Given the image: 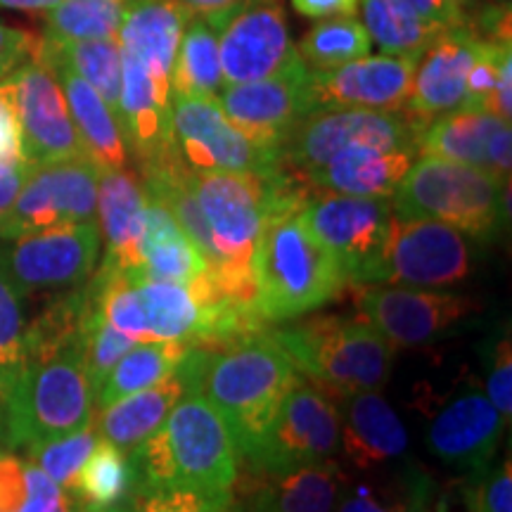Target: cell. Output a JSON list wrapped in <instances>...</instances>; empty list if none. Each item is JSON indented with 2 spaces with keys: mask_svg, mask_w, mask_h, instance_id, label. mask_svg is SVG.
I'll return each mask as SVG.
<instances>
[{
  "mask_svg": "<svg viewBox=\"0 0 512 512\" xmlns=\"http://www.w3.org/2000/svg\"><path fill=\"white\" fill-rule=\"evenodd\" d=\"M178 375L226 420L240 458L254 456L287 392L302 380L271 332L221 349L190 347Z\"/></svg>",
  "mask_w": 512,
  "mask_h": 512,
  "instance_id": "obj_1",
  "label": "cell"
},
{
  "mask_svg": "<svg viewBox=\"0 0 512 512\" xmlns=\"http://www.w3.org/2000/svg\"><path fill=\"white\" fill-rule=\"evenodd\" d=\"M133 494L157 489H192L233 498L240 453L226 420L202 394L185 392L169 418L128 456Z\"/></svg>",
  "mask_w": 512,
  "mask_h": 512,
  "instance_id": "obj_2",
  "label": "cell"
},
{
  "mask_svg": "<svg viewBox=\"0 0 512 512\" xmlns=\"http://www.w3.org/2000/svg\"><path fill=\"white\" fill-rule=\"evenodd\" d=\"M256 311L266 323H283L335 302L349 280L328 249L313 238L302 207L275 209L252 259Z\"/></svg>",
  "mask_w": 512,
  "mask_h": 512,
  "instance_id": "obj_3",
  "label": "cell"
},
{
  "mask_svg": "<svg viewBox=\"0 0 512 512\" xmlns=\"http://www.w3.org/2000/svg\"><path fill=\"white\" fill-rule=\"evenodd\" d=\"M297 370L339 399L380 392L394 368V347L363 318L313 316L287 328H268Z\"/></svg>",
  "mask_w": 512,
  "mask_h": 512,
  "instance_id": "obj_4",
  "label": "cell"
},
{
  "mask_svg": "<svg viewBox=\"0 0 512 512\" xmlns=\"http://www.w3.org/2000/svg\"><path fill=\"white\" fill-rule=\"evenodd\" d=\"M93 387L79 349L27 361L0 399V437L12 448H31L91 425Z\"/></svg>",
  "mask_w": 512,
  "mask_h": 512,
  "instance_id": "obj_5",
  "label": "cell"
},
{
  "mask_svg": "<svg viewBox=\"0 0 512 512\" xmlns=\"http://www.w3.org/2000/svg\"><path fill=\"white\" fill-rule=\"evenodd\" d=\"M510 183L475 166L439 157L415 159L392 195L403 219H432L477 240H494L508 221Z\"/></svg>",
  "mask_w": 512,
  "mask_h": 512,
  "instance_id": "obj_6",
  "label": "cell"
},
{
  "mask_svg": "<svg viewBox=\"0 0 512 512\" xmlns=\"http://www.w3.org/2000/svg\"><path fill=\"white\" fill-rule=\"evenodd\" d=\"M472 271V247L463 233L432 219L392 216L387 238L354 285L453 287Z\"/></svg>",
  "mask_w": 512,
  "mask_h": 512,
  "instance_id": "obj_7",
  "label": "cell"
},
{
  "mask_svg": "<svg viewBox=\"0 0 512 512\" xmlns=\"http://www.w3.org/2000/svg\"><path fill=\"white\" fill-rule=\"evenodd\" d=\"M420 128L406 112L377 110H316L292 126L280 145V157L292 174L311 176L332 157L351 145H370L382 150L418 147Z\"/></svg>",
  "mask_w": 512,
  "mask_h": 512,
  "instance_id": "obj_8",
  "label": "cell"
},
{
  "mask_svg": "<svg viewBox=\"0 0 512 512\" xmlns=\"http://www.w3.org/2000/svg\"><path fill=\"white\" fill-rule=\"evenodd\" d=\"M174 150L192 174L235 171V174L271 176L283 169L280 147H266L240 133L219 102L211 98L174 95L171 110Z\"/></svg>",
  "mask_w": 512,
  "mask_h": 512,
  "instance_id": "obj_9",
  "label": "cell"
},
{
  "mask_svg": "<svg viewBox=\"0 0 512 512\" xmlns=\"http://www.w3.org/2000/svg\"><path fill=\"white\" fill-rule=\"evenodd\" d=\"M204 19L216 31L226 86L268 79L302 60L280 0H240Z\"/></svg>",
  "mask_w": 512,
  "mask_h": 512,
  "instance_id": "obj_10",
  "label": "cell"
},
{
  "mask_svg": "<svg viewBox=\"0 0 512 512\" xmlns=\"http://www.w3.org/2000/svg\"><path fill=\"white\" fill-rule=\"evenodd\" d=\"M98 176L88 157L31 166L17 200L0 219V242L95 221Z\"/></svg>",
  "mask_w": 512,
  "mask_h": 512,
  "instance_id": "obj_11",
  "label": "cell"
},
{
  "mask_svg": "<svg viewBox=\"0 0 512 512\" xmlns=\"http://www.w3.org/2000/svg\"><path fill=\"white\" fill-rule=\"evenodd\" d=\"M98 221L72 223L0 245V259L24 297L62 294L93 278L100 259Z\"/></svg>",
  "mask_w": 512,
  "mask_h": 512,
  "instance_id": "obj_12",
  "label": "cell"
},
{
  "mask_svg": "<svg viewBox=\"0 0 512 512\" xmlns=\"http://www.w3.org/2000/svg\"><path fill=\"white\" fill-rule=\"evenodd\" d=\"M342 415L330 394L299 380L280 403L278 413L261 439L247 470L285 472L292 467L330 460L339 451Z\"/></svg>",
  "mask_w": 512,
  "mask_h": 512,
  "instance_id": "obj_13",
  "label": "cell"
},
{
  "mask_svg": "<svg viewBox=\"0 0 512 512\" xmlns=\"http://www.w3.org/2000/svg\"><path fill=\"white\" fill-rule=\"evenodd\" d=\"M356 316L392 344L415 349L437 342L477 311L470 297L406 285H354Z\"/></svg>",
  "mask_w": 512,
  "mask_h": 512,
  "instance_id": "obj_14",
  "label": "cell"
},
{
  "mask_svg": "<svg viewBox=\"0 0 512 512\" xmlns=\"http://www.w3.org/2000/svg\"><path fill=\"white\" fill-rule=\"evenodd\" d=\"M392 202L387 197H356L311 190L302 204V219L313 238L335 256V261L354 285L377 249L387 238L392 223Z\"/></svg>",
  "mask_w": 512,
  "mask_h": 512,
  "instance_id": "obj_15",
  "label": "cell"
},
{
  "mask_svg": "<svg viewBox=\"0 0 512 512\" xmlns=\"http://www.w3.org/2000/svg\"><path fill=\"white\" fill-rule=\"evenodd\" d=\"M15 107L22 155L31 166L86 157L67 100L41 60H31L5 79Z\"/></svg>",
  "mask_w": 512,
  "mask_h": 512,
  "instance_id": "obj_16",
  "label": "cell"
},
{
  "mask_svg": "<svg viewBox=\"0 0 512 512\" xmlns=\"http://www.w3.org/2000/svg\"><path fill=\"white\" fill-rule=\"evenodd\" d=\"M216 102L230 124L249 140L280 147L292 126L313 112L311 69L299 60L268 79L226 86Z\"/></svg>",
  "mask_w": 512,
  "mask_h": 512,
  "instance_id": "obj_17",
  "label": "cell"
},
{
  "mask_svg": "<svg viewBox=\"0 0 512 512\" xmlns=\"http://www.w3.org/2000/svg\"><path fill=\"white\" fill-rule=\"evenodd\" d=\"M420 57L377 55L311 69V105L316 110H377L403 112L411 98L413 76Z\"/></svg>",
  "mask_w": 512,
  "mask_h": 512,
  "instance_id": "obj_18",
  "label": "cell"
},
{
  "mask_svg": "<svg viewBox=\"0 0 512 512\" xmlns=\"http://www.w3.org/2000/svg\"><path fill=\"white\" fill-rule=\"evenodd\" d=\"M479 50L482 38L467 24H456L441 31L422 53L413 76L411 98L403 110L420 131L427 121L467 105V74Z\"/></svg>",
  "mask_w": 512,
  "mask_h": 512,
  "instance_id": "obj_19",
  "label": "cell"
},
{
  "mask_svg": "<svg viewBox=\"0 0 512 512\" xmlns=\"http://www.w3.org/2000/svg\"><path fill=\"white\" fill-rule=\"evenodd\" d=\"M418 155L439 157L482 169L498 181L510 183L512 131L510 121L484 110H463L441 114L427 121L418 133Z\"/></svg>",
  "mask_w": 512,
  "mask_h": 512,
  "instance_id": "obj_20",
  "label": "cell"
},
{
  "mask_svg": "<svg viewBox=\"0 0 512 512\" xmlns=\"http://www.w3.org/2000/svg\"><path fill=\"white\" fill-rule=\"evenodd\" d=\"M171 110H174V88L157 81L143 62L121 50L119 124L138 171L176 155Z\"/></svg>",
  "mask_w": 512,
  "mask_h": 512,
  "instance_id": "obj_21",
  "label": "cell"
},
{
  "mask_svg": "<svg viewBox=\"0 0 512 512\" xmlns=\"http://www.w3.org/2000/svg\"><path fill=\"white\" fill-rule=\"evenodd\" d=\"M503 427L505 420L489 396L472 389L448 401L434 415L425 441L441 463L482 475L496 456Z\"/></svg>",
  "mask_w": 512,
  "mask_h": 512,
  "instance_id": "obj_22",
  "label": "cell"
},
{
  "mask_svg": "<svg viewBox=\"0 0 512 512\" xmlns=\"http://www.w3.org/2000/svg\"><path fill=\"white\" fill-rule=\"evenodd\" d=\"M347 477L335 460H320L285 472L238 475L240 512H337Z\"/></svg>",
  "mask_w": 512,
  "mask_h": 512,
  "instance_id": "obj_23",
  "label": "cell"
},
{
  "mask_svg": "<svg viewBox=\"0 0 512 512\" xmlns=\"http://www.w3.org/2000/svg\"><path fill=\"white\" fill-rule=\"evenodd\" d=\"M36 60H41L55 74L64 100H67L69 114H72L76 133H79L83 152L98 166V171H114L131 166L133 159L126 147L117 114L110 110V105L100 98L91 83L83 81L62 57L48 50L43 38Z\"/></svg>",
  "mask_w": 512,
  "mask_h": 512,
  "instance_id": "obj_24",
  "label": "cell"
},
{
  "mask_svg": "<svg viewBox=\"0 0 512 512\" xmlns=\"http://www.w3.org/2000/svg\"><path fill=\"white\" fill-rule=\"evenodd\" d=\"M147 190L138 169L100 171L98 176V221L100 238L105 240V259L100 268L133 271L140 235L145 226Z\"/></svg>",
  "mask_w": 512,
  "mask_h": 512,
  "instance_id": "obj_25",
  "label": "cell"
},
{
  "mask_svg": "<svg viewBox=\"0 0 512 512\" xmlns=\"http://www.w3.org/2000/svg\"><path fill=\"white\" fill-rule=\"evenodd\" d=\"M342 401L339 448L347 456V463L361 472H370L403 456L408 448V432L380 394L361 392L344 396Z\"/></svg>",
  "mask_w": 512,
  "mask_h": 512,
  "instance_id": "obj_26",
  "label": "cell"
},
{
  "mask_svg": "<svg viewBox=\"0 0 512 512\" xmlns=\"http://www.w3.org/2000/svg\"><path fill=\"white\" fill-rule=\"evenodd\" d=\"M190 17L176 0H126L117 43L124 53L143 62L157 81L171 86L178 43Z\"/></svg>",
  "mask_w": 512,
  "mask_h": 512,
  "instance_id": "obj_27",
  "label": "cell"
},
{
  "mask_svg": "<svg viewBox=\"0 0 512 512\" xmlns=\"http://www.w3.org/2000/svg\"><path fill=\"white\" fill-rule=\"evenodd\" d=\"M415 157H418V147L382 150V147L370 145H351L311 176H306L304 181L313 190L392 200L394 190L408 174Z\"/></svg>",
  "mask_w": 512,
  "mask_h": 512,
  "instance_id": "obj_28",
  "label": "cell"
},
{
  "mask_svg": "<svg viewBox=\"0 0 512 512\" xmlns=\"http://www.w3.org/2000/svg\"><path fill=\"white\" fill-rule=\"evenodd\" d=\"M131 278L166 280V283L197 285L207 275V264L192 240L178 226L169 207L147 192L145 226L140 235L136 266Z\"/></svg>",
  "mask_w": 512,
  "mask_h": 512,
  "instance_id": "obj_29",
  "label": "cell"
},
{
  "mask_svg": "<svg viewBox=\"0 0 512 512\" xmlns=\"http://www.w3.org/2000/svg\"><path fill=\"white\" fill-rule=\"evenodd\" d=\"M185 396V382L178 370L155 387L143 389L124 399L112 401L110 406L98 408L95 432L110 444L119 446L121 451H133L162 430L176 403Z\"/></svg>",
  "mask_w": 512,
  "mask_h": 512,
  "instance_id": "obj_30",
  "label": "cell"
},
{
  "mask_svg": "<svg viewBox=\"0 0 512 512\" xmlns=\"http://www.w3.org/2000/svg\"><path fill=\"white\" fill-rule=\"evenodd\" d=\"M131 283L136 294L140 342H183L190 347L202 323V304L195 290L166 280L131 278Z\"/></svg>",
  "mask_w": 512,
  "mask_h": 512,
  "instance_id": "obj_31",
  "label": "cell"
},
{
  "mask_svg": "<svg viewBox=\"0 0 512 512\" xmlns=\"http://www.w3.org/2000/svg\"><path fill=\"white\" fill-rule=\"evenodd\" d=\"M188 349V344L183 342H140V347L136 344L102 380L93 396V406H110L112 401L164 382L181 368Z\"/></svg>",
  "mask_w": 512,
  "mask_h": 512,
  "instance_id": "obj_32",
  "label": "cell"
},
{
  "mask_svg": "<svg viewBox=\"0 0 512 512\" xmlns=\"http://www.w3.org/2000/svg\"><path fill=\"white\" fill-rule=\"evenodd\" d=\"M174 95L216 100L226 88L216 31L204 17L192 15L185 24L174 62Z\"/></svg>",
  "mask_w": 512,
  "mask_h": 512,
  "instance_id": "obj_33",
  "label": "cell"
},
{
  "mask_svg": "<svg viewBox=\"0 0 512 512\" xmlns=\"http://www.w3.org/2000/svg\"><path fill=\"white\" fill-rule=\"evenodd\" d=\"M370 41L382 55L422 57L432 41L448 27L425 22L396 0H358Z\"/></svg>",
  "mask_w": 512,
  "mask_h": 512,
  "instance_id": "obj_34",
  "label": "cell"
},
{
  "mask_svg": "<svg viewBox=\"0 0 512 512\" xmlns=\"http://www.w3.org/2000/svg\"><path fill=\"white\" fill-rule=\"evenodd\" d=\"M126 0H57L53 8L38 12L43 38L50 41H105L117 38Z\"/></svg>",
  "mask_w": 512,
  "mask_h": 512,
  "instance_id": "obj_35",
  "label": "cell"
},
{
  "mask_svg": "<svg viewBox=\"0 0 512 512\" xmlns=\"http://www.w3.org/2000/svg\"><path fill=\"white\" fill-rule=\"evenodd\" d=\"M131 491L133 472L128 456L119 446L98 439L93 453L83 463L79 477H76L72 496L86 508L98 510L119 505L124 498H131Z\"/></svg>",
  "mask_w": 512,
  "mask_h": 512,
  "instance_id": "obj_36",
  "label": "cell"
},
{
  "mask_svg": "<svg viewBox=\"0 0 512 512\" xmlns=\"http://www.w3.org/2000/svg\"><path fill=\"white\" fill-rule=\"evenodd\" d=\"M370 41L366 27L354 15H339L320 19L309 29L297 46V53L309 69H332L370 55Z\"/></svg>",
  "mask_w": 512,
  "mask_h": 512,
  "instance_id": "obj_37",
  "label": "cell"
},
{
  "mask_svg": "<svg viewBox=\"0 0 512 512\" xmlns=\"http://www.w3.org/2000/svg\"><path fill=\"white\" fill-rule=\"evenodd\" d=\"M43 38V36H41ZM48 50L62 57L83 81L91 83L102 100L119 119V95H121V48L117 38L105 41H50L43 38Z\"/></svg>",
  "mask_w": 512,
  "mask_h": 512,
  "instance_id": "obj_38",
  "label": "cell"
},
{
  "mask_svg": "<svg viewBox=\"0 0 512 512\" xmlns=\"http://www.w3.org/2000/svg\"><path fill=\"white\" fill-rule=\"evenodd\" d=\"M430 484L425 477L406 472L384 484L344 486L337 512H427Z\"/></svg>",
  "mask_w": 512,
  "mask_h": 512,
  "instance_id": "obj_39",
  "label": "cell"
},
{
  "mask_svg": "<svg viewBox=\"0 0 512 512\" xmlns=\"http://www.w3.org/2000/svg\"><path fill=\"white\" fill-rule=\"evenodd\" d=\"M27 311L24 294L0 259V399L22 373L27 361Z\"/></svg>",
  "mask_w": 512,
  "mask_h": 512,
  "instance_id": "obj_40",
  "label": "cell"
},
{
  "mask_svg": "<svg viewBox=\"0 0 512 512\" xmlns=\"http://www.w3.org/2000/svg\"><path fill=\"white\" fill-rule=\"evenodd\" d=\"M95 444H98V432L95 427H83L64 437L43 441V444L29 448V458L36 467H41L46 475L67 489L72 494L76 477H79L83 463L93 453Z\"/></svg>",
  "mask_w": 512,
  "mask_h": 512,
  "instance_id": "obj_41",
  "label": "cell"
},
{
  "mask_svg": "<svg viewBox=\"0 0 512 512\" xmlns=\"http://www.w3.org/2000/svg\"><path fill=\"white\" fill-rule=\"evenodd\" d=\"M136 344L138 342H133L131 337H126L124 332L112 328V325L102 318L98 304L93 306L81 335V363L88 375V382H91L93 387V396L100 389L102 380H105V377L110 375V370L117 366L119 358L124 356L128 349L136 347Z\"/></svg>",
  "mask_w": 512,
  "mask_h": 512,
  "instance_id": "obj_42",
  "label": "cell"
},
{
  "mask_svg": "<svg viewBox=\"0 0 512 512\" xmlns=\"http://www.w3.org/2000/svg\"><path fill=\"white\" fill-rule=\"evenodd\" d=\"M128 512H238L235 498L207 496L192 489H157L131 496Z\"/></svg>",
  "mask_w": 512,
  "mask_h": 512,
  "instance_id": "obj_43",
  "label": "cell"
},
{
  "mask_svg": "<svg viewBox=\"0 0 512 512\" xmlns=\"http://www.w3.org/2000/svg\"><path fill=\"white\" fill-rule=\"evenodd\" d=\"M486 392L496 411L501 413L505 425L512 415V347L508 330L498 335L489 356V373H486Z\"/></svg>",
  "mask_w": 512,
  "mask_h": 512,
  "instance_id": "obj_44",
  "label": "cell"
},
{
  "mask_svg": "<svg viewBox=\"0 0 512 512\" xmlns=\"http://www.w3.org/2000/svg\"><path fill=\"white\" fill-rule=\"evenodd\" d=\"M24 475H27V498L17 512H76L72 494L55 484L31 460L24 463Z\"/></svg>",
  "mask_w": 512,
  "mask_h": 512,
  "instance_id": "obj_45",
  "label": "cell"
},
{
  "mask_svg": "<svg viewBox=\"0 0 512 512\" xmlns=\"http://www.w3.org/2000/svg\"><path fill=\"white\" fill-rule=\"evenodd\" d=\"M477 489L472 491V512H512V465L505 458L494 470L479 475Z\"/></svg>",
  "mask_w": 512,
  "mask_h": 512,
  "instance_id": "obj_46",
  "label": "cell"
},
{
  "mask_svg": "<svg viewBox=\"0 0 512 512\" xmlns=\"http://www.w3.org/2000/svg\"><path fill=\"white\" fill-rule=\"evenodd\" d=\"M38 48H41V36L0 22V81L8 79L27 62L36 60Z\"/></svg>",
  "mask_w": 512,
  "mask_h": 512,
  "instance_id": "obj_47",
  "label": "cell"
},
{
  "mask_svg": "<svg viewBox=\"0 0 512 512\" xmlns=\"http://www.w3.org/2000/svg\"><path fill=\"white\" fill-rule=\"evenodd\" d=\"M27 162L22 155V136L12 98L5 81H0V166H15Z\"/></svg>",
  "mask_w": 512,
  "mask_h": 512,
  "instance_id": "obj_48",
  "label": "cell"
},
{
  "mask_svg": "<svg viewBox=\"0 0 512 512\" xmlns=\"http://www.w3.org/2000/svg\"><path fill=\"white\" fill-rule=\"evenodd\" d=\"M27 498L24 463L10 453H0V512H17Z\"/></svg>",
  "mask_w": 512,
  "mask_h": 512,
  "instance_id": "obj_49",
  "label": "cell"
},
{
  "mask_svg": "<svg viewBox=\"0 0 512 512\" xmlns=\"http://www.w3.org/2000/svg\"><path fill=\"white\" fill-rule=\"evenodd\" d=\"M403 8L411 10L413 15H418L425 22L439 24V27H456V24H465L463 19L446 0H396Z\"/></svg>",
  "mask_w": 512,
  "mask_h": 512,
  "instance_id": "obj_50",
  "label": "cell"
},
{
  "mask_svg": "<svg viewBox=\"0 0 512 512\" xmlns=\"http://www.w3.org/2000/svg\"><path fill=\"white\" fill-rule=\"evenodd\" d=\"M31 171L29 162L15 164V166H0V219L8 214L12 202L17 200L19 190H22L24 181H27Z\"/></svg>",
  "mask_w": 512,
  "mask_h": 512,
  "instance_id": "obj_51",
  "label": "cell"
},
{
  "mask_svg": "<svg viewBox=\"0 0 512 512\" xmlns=\"http://www.w3.org/2000/svg\"><path fill=\"white\" fill-rule=\"evenodd\" d=\"M292 3L299 15L313 19L354 15L358 8V0H292Z\"/></svg>",
  "mask_w": 512,
  "mask_h": 512,
  "instance_id": "obj_52",
  "label": "cell"
},
{
  "mask_svg": "<svg viewBox=\"0 0 512 512\" xmlns=\"http://www.w3.org/2000/svg\"><path fill=\"white\" fill-rule=\"evenodd\" d=\"M176 3L188 10L190 15L211 17V15H219L223 10H228L230 5L240 3V0H176Z\"/></svg>",
  "mask_w": 512,
  "mask_h": 512,
  "instance_id": "obj_53",
  "label": "cell"
},
{
  "mask_svg": "<svg viewBox=\"0 0 512 512\" xmlns=\"http://www.w3.org/2000/svg\"><path fill=\"white\" fill-rule=\"evenodd\" d=\"M446 3L458 12L463 22L467 19V15H470V12H472V8H475V0H446Z\"/></svg>",
  "mask_w": 512,
  "mask_h": 512,
  "instance_id": "obj_54",
  "label": "cell"
},
{
  "mask_svg": "<svg viewBox=\"0 0 512 512\" xmlns=\"http://www.w3.org/2000/svg\"><path fill=\"white\" fill-rule=\"evenodd\" d=\"M479 8H510V0H475V8H472V12L479 10ZM470 12V15H472ZM467 15V17H470ZM467 22V19H465Z\"/></svg>",
  "mask_w": 512,
  "mask_h": 512,
  "instance_id": "obj_55",
  "label": "cell"
},
{
  "mask_svg": "<svg viewBox=\"0 0 512 512\" xmlns=\"http://www.w3.org/2000/svg\"><path fill=\"white\" fill-rule=\"evenodd\" d=\"M79 512H128V510L119 508V505H112V508H98V510H91V508H86V510H79Z\"/></svg>",
  "mask_w": 512,
  "mask_h": 512,
  "instance_id": "obj_56",
  "label": "cell"
},
{
  "mask_svg": "<svg viewBox=\"0 0 512 512\" xmlns=\"http://www.w3.org/2000/svg\"><path fill=\"white\" fill-rule=\"evenodd\" d=\"M238 512H240V510H238Z\"/></svg>",
  "mask_w": 512,
  "mask_h": 512,
  "instance_id": "obj_57",
  "label": "cell"
}]
</instances>
